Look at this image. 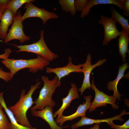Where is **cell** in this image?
I'll return each instance as SVG.
<instances>
[{
	"instance_id": "22",
	"label": "cell",
	"mask_w": 129,
	"mask_h": 129,
	"mask_svg": "<svg viewBox=\"0 0 129 129\" xmlns=\"http://www.w3.org/2000/svg\"><path fill=\"white\" fill-rule=\"evenodd\" d=\"M2 106H0V129H9L10 122L6 114L3 110Z\"/></svg>"
},
{
	"instance_id": "21",
	"label": "cell",
	"mask_w": 129,
	"mask_h": 129,
	"mask_svg": "<svg viewBox=\"0 0 129 129\" xmlns=\"http://www.w3.org/2000/svg\"><path fill=\"white\" fill-rule=\"evenodd\" d=\"M74 0H60L59 4L63 11L67 12H69L72 15L74 16L76 12L74 5Z\"/></svg>"
},
{
	"instance_id": "14",
	"label": "cell",
	"mask_w": 129,
	"mask_h": 129,
	"mask_svg": "<svg viewBox=\"0 0 129 129\" xmlns=\"http://www.w3.org/2000/svg\"><path fill=\"white\" fill-rule=\"evenodd\" d=\"M53 111L52 108L47 106L41 110L31 111V113L32 116L44 119L48 123L51 129H64L67 126L62 127L58 125L54 119Z\"/></svg>"
},
{
	"instance_id": "27",
	"label": "cell",
	"mask_w": 129,
	"mask_h": 129,
	"mask_svg": "<svg viewBox=\"0 0 129 129\" xmlns=\"http://www.w3.org/2000/svg\"><path fill=\"white\" fill-rule=\"evenodd\" d=\"M4 50V53L0 54V59L4 60L8 58L10 54L12 52L11 49L9 48H5Z\"/></svg>"
},
{
	"instance_id": "17",
	"label": "cell",
	"mask_w": 129,
	"mask_h": 129,
	"mask_svg": "<svg viewBox=\"0 0 129 129\" xmlns=\"http://www.w3.org/2000/svg\"><path fill=\"white\" fill-rule=\"evenodd\" d=\"M112 4L117 6L120 9L123 11L124 5L119 0H90L86 6L81 11L80 17L83 18L88 15L90 9L93 6L98 5Z\"/></svg>"
},
{
	"instance_id": "10",
	"label": "cell",
	"mask_w": 129,
	"mask_h": 129,
	"mask_svg": "<svg viewBox=\"0 0 129 129\" xmlns=\"http://www.w3.org/2000/svg\"><path fill=\"white\" fill-rule=\"evenodd\" d=\"M68 63L67 65L64 67L55 68H51L48 66L46 68L47 73H53L56 75L59 81H61L63 78L69 75L70 73L76 72L82 73V64L75 65L72 62V58L71 57H68Z\"/></svg>"
},
{
	"instance_id": "4",
	"label": "cell",
	"mask_w": 129,
	"mask_h": 129,
	"mask_svg": "<svg viewBox=\"0 0 129 129\" xmlns=\"http://www.w3.org/2000/svg\"><path fill=\"white\" fill-rule=\"evenodd\" d=\"M44 32L41 30L40 32V38L37 42L28 45H18L12 44L19 49L16 52H26L37 54L47 59L53 61L59 57L58 55L52 52L48 48L44 40Z\"/></svg>"
},
{
	"instance_id": "9",
	"label": "cell",
	"mask_w": 129,
	"mask_h": 129,
	"mask_svg": "<svg viewBox=\"0 0 129 129\" xmlns=\"http://www.w3.org/2000/svg\"><path fill=\"white\" fill-rule=\"evenodd\" d=\"M91 55L88 53L87 55L85 62L82 64V72L84 74L83 82L80 88L78 89V91L82 95L84 92L87 89L90 90L91 84L90 81V74L92 70L97 66H100L103 64L107 60L105 59H100L95 64L92 65L91 62Z\"/></svg>"
},
{
	"instance_id": "24",
	"label": "cell",
	"mask_w": 129,
	"mask_h": 129,
	"mask_svg": "<svg viewBox=\"0 0 129 129\" xmlns=\"http://www.w3.org/2000/svg\"><path fill=\"white\" fill-rule=\"evenodd\" d=\"M111 128L114 129H128L129 128V120L128 119L122 125H119L115 124L113 122L108 124Z\"/></svg>"
},
{
	"instance_id": "29",
	"label": "cell",
	"mask_w": 129,
	"mask_h": 129,
	"mask_svg": "<svg viewBox=\"0 0 129 129\" xmlns=\"http://www.w3.org/2000/svg\"><path fill=\"white\" fill-rule=\"evenodd\" d=\"M101 124L100 123H98L95 124L93 127H91L89 129H100L99 126ZM84 129H86L84 128Z\"/></svg>"
},
{
	"instance_id": "8",
	"label": "cell",
	"mask_w": 129,
	"mask_h": 129,
	"mask_svg": "<svg viewBox=\"0 0 129 129\" xmlns=\"http://www.w3.org/2000/svg\"><path fill=\"white\" fill-rule=\"evenodd\" d=\"M100 24L102 25L104 28V37L102 42L103 45L107 46L113 39L119 36L120 32L117 28L116 22L111 17L108 18L104 15L101 16L98 21Z\"/></svg>"
},
{
	"instance_id": "16",
	"label": "cell",
	"mask_w": 129,
	"mask_h": 129,
	"mask_svg": "<svg viewBox=\"0 0 129 129\" xmlns=\"http://www.w3.org/2000/svg\"><path fill=\"white\" fill-rule=\"evenodd\" d=\"M14 16L10 9H7L0 20V39L4 40L7 34L9 26L12 24Z\"/></svg>"
},
{
	"instance_id": "13",
	"label": "cell",
	"mask_w": 129,
	"mask_h": 129,
	"mask_svg": "<svg viewBox=\"0 0 129 129\" xmlns=\"http://www.w3.org/2000/svg\"><path fill=\"white\" fill-rule=\"evenodd\" d=\"M71 87L69 90L68 94L65 97L62 98V104L60 108L53 113L54 118H58L63 116L64 111L70 106L71 102L73 100L80 98L78 93V89L75 83L71 84Z\"/></svg>"
},
{
	"instance_id": "25",
	"label": "cell",
	"mask_w": 129,
	"mask_h": 129,
	"mask_svg": "<svg viewBox=\"0 0 129 129\" xmlns=\"http://www.w3.org/2000/svg\"><path fill=\"white\" fill-rule=\"evenodd\" d=\"M0 78L6 82H8L11 80L10 72L4 71L3 68H0Z\"/></svg>"
},
{
	"instance_id": "5",
	"label": "cell",
	"mask_w": 129,
	"mask_h": 129,
	"mask_svg": "<svg viewBox=\"0 0 129 129\" xmlns=\"http://www.w3.org/2000/svg\"><path fill=\"white\" fill-rule=\"evenodd\" d=\"M22 16L20 10L17 11L11 28L4 40L5 43H7L13 40H17L20 43H22L30 40V37L26 35L23 31Z\"/></svg>"
},
{
	"instance_id": "30",
	"label": "cell",
	"mask_w": 129,
	"mask_h": 129,
	"mask_svg": "<svg viewBox=\"0 0 129 129\" xmlns=\"http://www.w3.org/2000/svg\"></svg>"
},
{
	"instance_id": "6",
	"label": "cell",
	"mask_w": 129,
	"mask_h": 129,
	"mask_svg": "<svg viewBox=\"0 0 129 129\" xmlns=\"http://www.w3.org/2000/svg\"><path fill=\"white\" fill-rule=\"evenodd\" d=\"M92 77L91 88L94 91L95 96L93 101L91 103L90 107L89 109V111L91 112L94 111L98 107H106L107 104L111 105L113 109H118L119 108V106L115 103L117 99L113 95H108L99 90L95 86L94 77L93 76Z\"/></svg>"
},
{
	"instance_id": "28",
	"label": "cell",
	"mask_w": 129,
	"mask_h": 129,
	"mask_svg": "<svg viewBox=\"0 0 129 129\" xmlns=\"http://www.w3.org/2000/svg\"><path fill=\"white\" fill-rule=\"evenodd\" d=\"M124 5L123 15L126 16L129 15V0H125Z\"/></svg>"
},
{
	"instance_id": "20",
	"label": "cell",
	"mask_w": 129,
	"mask_h": 129,
	"mask_svg": "<svg viewBox=\"0 0 129 129\" xmlns=\"http://www.w3.org/2000/svg\"><path fill=\"white\" fill-rule=\"evenodd\" d=\"M34 0H10L6 8L10 9L12 11L15 16L18 10L23 4L27 3L33 2Z\"/></svg>"
},
{
	"instance_id": "23",
	"label": "cell",
	"mask_w": 129,
	"mask_h": 129,
	"mask_svg": "<svg viewBox=\"0 0 129 129\" xmlns=\"http://www.w3.org/2000/svg\"><path fill=\"white\" fill-rule=\"evenodd\" d=\"M88 0H76L75 1V7L76 11H82L86 6Z\"/></svg>"
},
{
	"instance_id": "15",
	"label": "cell",
	"mask_w": 129,
	"mask_h": 129,
	"mask_svg": "<svg viewBox=\"0 0 129 129\" xmlns=\"http://www.w3.org/2000/svg\"><path fill=\"white\" fill-rule=\"evenodd\" d=\"M128 63L122 64L119 66L118 73L116 79L114 80L109 81L107 84V88L109 91L112 90L113 91V96L118 101L121 100L122 96L117 89V85L119 81L123 77L125 70L129 67Z\"/></svg>"
},
{
	"instance_id": "19",
	"label": "cell",
	"mask_w": 129,
	"mask_h": 129,
	"mask_svg": "<svg viewBox=\"0 0 129 129\" xmlns=\"http://www.w3.org/2000/svg\"><path fill=\"white\" fill-rule=\"evenodd\" d=\"M110 10L112 13L111 17L116 22L119 23L122 29H124L129 35V25L127 19H125L114 8L111 6Z\"/></svg>"
},
{
	"instance_id": "7",
	"label": "cell",
	"mask_w": 129,
	"mask_h": 129,
	"mask_svg": "<svg viewBox=\"0 0 129 129\" xmlns=\"http://www.w3.org/2000/svg\"><path fill=\"white\" fill-rule=\"evenodd\" d=\"M24 8L26 11L22 16L23 21L29 18L37 17L41 19L44 25L48 20L58 17L56 14L49 12L43 8H39L34 5L32 2L25 3Z\"/></svg>"
},
{
	"instance_id": "11",
	"label": "cell",
	"mask_w": 129,
	"mask_h": 129,
	"mask_svg": "<svg viewBox=\"0 0 129 129\" xmlns=\"http://www.w3.org/2000/svg\"><path fill=\"white\" fill-rule=\"evenodd\" d=\"M84 98L85 100V102L83 104H80L75 113L68 116L63 115L59 118H56L55 121L57 124L62 127L64 123L66 121L72 120L80 117L85 116L86 111L90 107L91 96H84Z\"/></svg>"
},
{
	"instance_id": "2",
	"label": "cell",
	"mask_w": 129,
	"mask_h": 129,
	"mask_svg": "<svg viewBox=\"0 0 129 129\" xmlns=\"http://www.w3.org/2000/svg\"><path fill=\"white\" fill-rule=\"evenodd\" d=\"M1 62L10 70L11 80L15 74L21 69L28 68L29 72L35 73L43 70L50 64L48 60L39 55L34 59H26L8 58Z\"/></svg>"
},
{
	"instance_id": "3",
	"label": "cell",
	"mask_w": 129,
	"mask_h": 129,
	"mask_svg": "<svg viewBox=\"0 0 129 129\" xmlns=\"http://www.w3.org/2000/svg\"><path fill=\"white\" fill-rule=\"evenodd\" d=\"M41 79L43 82V86L41 90L38 97L34 101V105L30 108L31 111L39 110L49 106L53 108L56 102L52 98L56 88L61 86V81H59L56 76L51 80L48 76H42Z\"/></svg>"
},
{
	"instance_id": "18",
	"label": "cell",
	"mask_w": 129,
	"mask_h": 129,
	"mask_svg": "<svg viewBox=\"0 0 129 129\" xmlns=\"http://www.w3.org/2000/svg\"><path fill=\"white\" fill-rule=\"evenodd\" d=\"M129 35L123 29L120 32L118 39L119 54L122 58V61L124 63L126 61V54L129 53L128 44L129 43Z\"/></svg>"
},
{
	"instance_id": "1",
	"label": "cell",
	"mask_w": 129,
	"mask_h": 129,
	"mask_svg": "<svg viewBox=\"0 0 129 129\" xmlns=\"http://www.w3.org/2000/svg\"><path fill=\"white\" fill-rule=\"evenodd\" d=\"M41 84L40 82L38 81L35 85H31L30 89L26 94L25 90H22L19 100L14 105L8 107L13 113L17 122L22 125L32 127L27 118V113L34 104L32 94Z\"/></svg>"
},
{
	"instance_id": "26",
	"label": "cell",
	"mask_w": 129,
	"mask_h": 129,
	"mask_svg": "<svg viewBox=\"0 0 129 129\" xmlns=\"http://www.w3.org/2000/svg\"><path fill=\"white\" fill-rule=\"evenodd\" d=\"M10 1V0H0V20L2 15L7 9L6 6Z\"/></svg>"
},
{
	"instance_id": "12",
	"label": "cell",
	"mask_w": 129,
	"mask_h": 129,
	"mask_svg": "<svg viewBox=\"0 0 129 129\" xmlns=\"http://www.w3.org/2000/svg\"><path fill=\"white\" fill-rule=\"evenodd\" d=\"M129 114V112H126V110L125 109L121 111L120 114L109 118L95 119L87 118L86 116L83 117H81L79 121L73 124L71 126V128L72 129H76L79 127L83 126L101 123L106 122L108 124L113 122V121L114 120H117L123 121L124 120L121 117L123 115Z\"/></svg>"
}]
</instances>
